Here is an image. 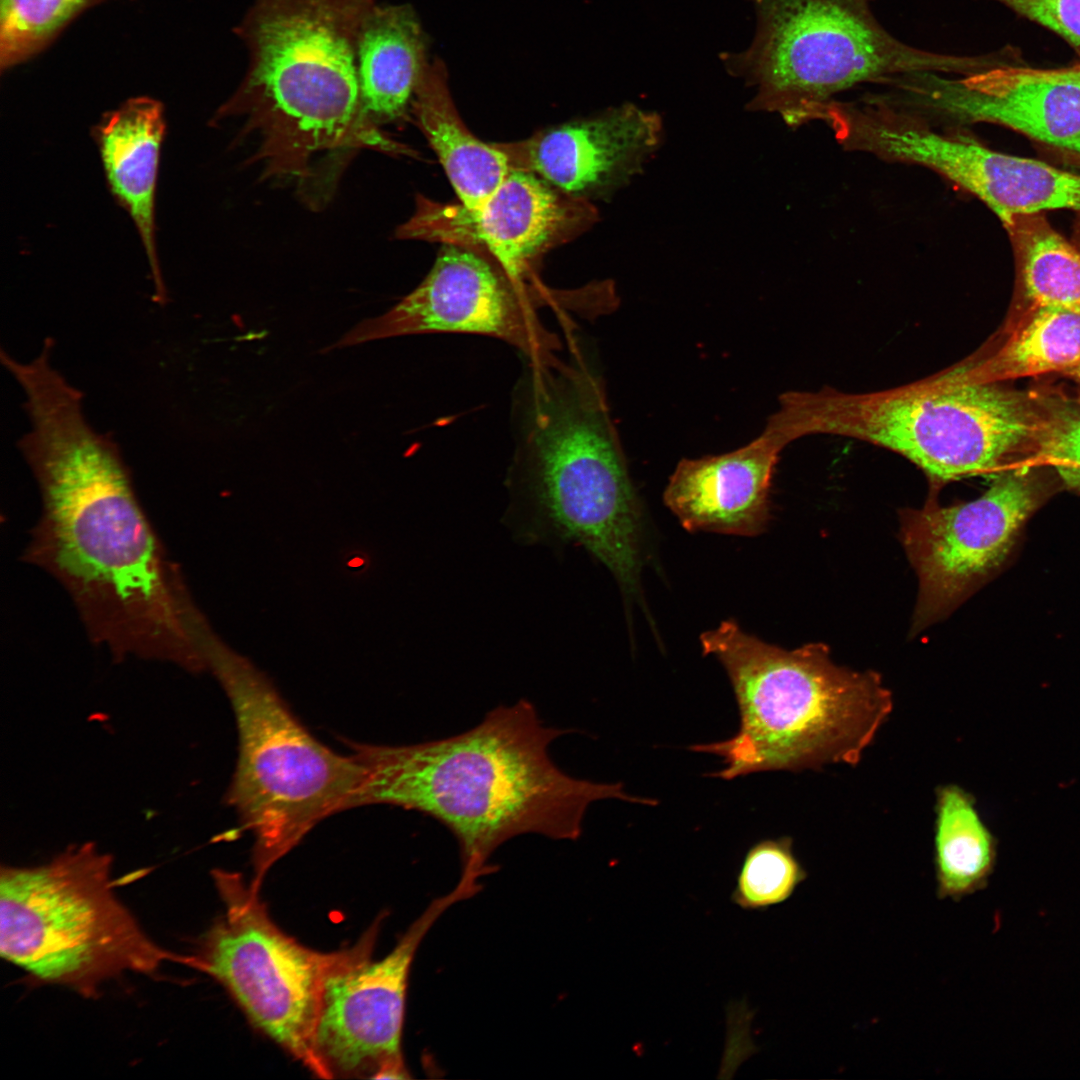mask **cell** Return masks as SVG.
Returning a JSON list of instances; mask_svg holds the SVG:
<instances>
[{"mask_svg": "<svg viewBox=\"0 0 1080 1080\" xmlns=\"http://www.w3.org/2000/svg\"><path fill=\"white\" fill-rule=\"evenodd\" d=\"M1065 373L1070 375L1080 383V361L1073 368H1071Z\"/></svg>", "mask_w": 1080, "mask_h": 1080, "instance_id": "cell-28", "label": "cell"}, {"mask_svg": "<svg viewBox=\"0 0 1080 1080\" xmlns=\"http://www.w3.org/2000/svg\"><path fill=\"white\" fill-rule=\"evenodd\" d=\"M806 876L790 837L764 839L747 851L731 899L745 910L766 909L788 900Z\"/></svg>", "mask_w": 1080, "mask_h": 1080, "instance_id": "cell-25", "label": "cell"}, {"mask_svg": "<svg viewBox=\"0 0 1080 1080\" xmlns=\"http://www.w3.org/2000/svg\"><path fill=\"white\" fill-rule=\"evenodd\" d=\"M223 914L203 935L194 969L220 983L249 1021L318 1077L314 1051L320 987L330 953L307 948L271 919L259 890L236 872H212Z\"/></svg>", "mask_w": 1080, "mask_h": 1080, "instance_id": "cell-10", "label": "cell"}, {"mask_svg": "<svg viewBox=\"0 0 1080 1080\" xmlns=\"http://www.w3.org/2000/svg\"><path fill=\"white\" fill-rule=\"evenodd\" d=\"M105 0H0V67L43 50L83 10Z\"/></svg>", "mask_w": 1080, "mask_h": 1080, "instance_id": "cell-24", "label": "cell"}, {"mask_svg": "<svg viewBox=\"0 0 1080 1080\" xmlns=\"http://www.w3.org/2000/svg\"><path fill=\"white\" fill-rule=\"evenodd\" d=\"M751 44L720 59L754 89L753 112L777 114L788 126L819 121L841 94L912 72L970 74L991 59L940 53L905 43L876 17L871 0H750Z\"/></svg>", "mask_w": 1080, "mask_h": 1080, "instance_id": "cell-7", "label": "cell"}, {"mask_svg": "<svg viewBox=\"0 0 1080 1080\" xmlns=\"http://www.w3.org/2000/svg\"><path fill=\"white\" fill-rule=\"evenodd\" d=\"M31 429L18 447L41 494L24 559L70 596L92 641L134 656L204 671L208 624L135 493L113 440L83 414V394L53 366L21 380Z\"/></svg>", "mask_w": 1080, "mask_h": 1080, "instance_id": "cell-1", "label": "cell"}, {"mask_svg": "<svg viewBox=\"0 0 1080 1080\" xmlns=\"http://www.w3.org/2000/svg\"><path fill=\"white\" fill-rule=\"evenodd\" d=\"M205 670L230 700L239 749L225 800L254 837V878L268 870L323 819L354 808L364 770L337 754L293 715L271 682L210 631L202 641Z\"/></svg>", "mask_w": 1080, "mask_h": 1080, "instance_id": "cell-8", "label": "cell"}, {"mask_svg": "<svg viewBox=\"0 0 1080 1080\" xmlns=\"http://www.w3.org/2000/svg\"><path fill=\"white\" fill-rule=\"evenodd\" d=\"M597 219L590 200L567 194L533 173L511 170L475 208L418 195L412 216L397 228L396 237L474 251L525 281L537 258Z\"/></svg>", "mask_w": 1080, "mask_h": 1080, "instance_id": "cell-15", "label": "cell"}, {"mask_svg": "<svg viewBox=\"0 0 1080 1080\" xmlns=\"http://www.w3.org/2000/svg\"><path fill=\"white\" fill-rule=\"evenodd\" d=\"M428 66L427 41L414 9L376 2L358 44L361 95L376 123L405 115Z\"/></svg>", "mask_w": 1080, "mask_h": 1080, "instance_id": "cell-19", "label": "cell"}, {"mask_svg": "<svg viewBox=\"0 0 1080 1080\" xmlns=\"http://www.w3.org/2000/svg\"><path fill=\"white\" fill-rule=\"evenodd\" d=\"M1080 361V313L1028 306L993 352L962 361L976 382L1067 372Z\"/></svg>", "mask_w": 1080, "mask_h": 1080, "instance_id": "cell-21", "label": "cell"}, {"mask_svg": "<svg viewBox=\"0 0 1080 1080\" xmlns=\"http://www.w3.org/2000/svg\"><path fill=\"white\" fill-rule=\"evenodd\" d=\"M462 880L435 899L394 948L374 960L379 921L353 946L330 952L317 1007L314 1051L325 1078H407L401 1037L410 967L432 925L454 903L477 893Z\"/></svg>", "mask_w": 1080, "mask_h": 1080, "instance_id": "cell-11", "label": "cell"}, {"mask_svg": "<svg viewBox=\"0 0 1080 1080\" xmlns=\"http://www.w3.org/2000/svg\"><path fill=\"white\" fill-rule=\"evenodd\" d=\"M1053 467L1080 491V406L1042 401L1038 427L1022 455L1010 467Z\"/></svg>", "mask_w": 1080, "mask_h": 1080, "instance_id": "cell-26", "label": "cell"}, {"mask_svg": "<svg viewBox=\"0 0 1080 1080\" xmlns=\"http://www.w3.org/2000/svg\"><path fill=\"white\" fill-rule=\"evenodd\" d=\"M534 289L486 256L443 245L417 288L386 313L358 323L325 350L396 336L454 332L498 338L529 361L550 360L562 345L537 317V304L544 303Z\"/></svg>", "mask_w": 1080, "mask_h": 1080, "instance_id": "cell-12", "label": "cell"}, {"mask_svg": "<svg viewBox=\"0 0 1080 1080\" xmlns=\"http://www.w3.org/2000/svg\"><path fill=\"white\" fill-rule=\"evenodd\" d=\"M1042 400L972 380L963 365L899 387L851 393L825 387L782 394L769 418L789 444L833 435L893 451L933 488L999 472L1018 459L1041 418Z\"/></svg>", "mask_w": 1080, "mask_h": 1080, "instance_id": "cell-5", "label": "cell"}, {"mask_svg": "<svg viewBox=\"0 0 1080 1080\" xmlns=\"http://www.w3.org/2000/svg\"><path fill=\"white\" fill-rule=\"evenodd\" d=\"M935 808L936 895L959 901L986 886L996 863V840L974 798L961 787L941 786Z\"/></svg>", "mask_w": 1080, "mask_h": 1080, "instance_id": "cell-22", "label": "cell"}, {"mask_svg": "<svg viewBox=\"0 0 1080 1080\" xmlns=\"http://www.w3.org/2000/svg\"><path fill=\"white\" fill-rule=\"evenodd\" d=\"M1004 228L1028 306L1080 313V250L1051 226L1044 213L1015 216Z\"/></svg>", "mask_w": 1080, "mask_h": 1080, "instance_id": "cell-23", "label": "cell"}, {"mask_svg": "<svg viewBox=\"0 0 1080 1080\" xmlns=\"http://www.w3.org/2000/svg\"><path fill=\"white\" fill-rule=\"evenodd\" d=\"M164 134L163 106L149 97L129 99L94 129L107 184L137 228L160 304L167 293L156 249L155 194Z\"/></svg>", "mask_w": 1080, "mask_h": 1080, "instance_id": "cell-18", "label": "cell"}, {"mask_svg": "<svg viewBox=\"0 0 1080 1080\" xmlns=\"http://www.w3.org/2000/svg\"><path fill=\"white\" fill-rule=\"evenodd\" d=\"M878 95L936 127L1000 125L1080 161V85L1043 69L995 64L965 75L912 72L886 80Z\"/></svg>", "mask_w": 1080, "mask_h": 1080, "instance_id": "cell-14", "label": "cell"}, {"mask_svg": "<svg viewBox=\"0 0 1080 1080\" xmlns=\"http://www.w3.org/2000/svg\"><path fill=\"white\" fill-rule=\"evenodd\" d=\"M700 643L725 668L740 715L729 739L689 747L722 758L714 777L856 765L892 713L881 676L836 664L824 644L786 650L731 620Z\"/></svg>", "mask_w": 1080, "mask_h": 1080, "instance_id": "cell-4", "label": "cell"}, {"mask_svg": "<svg viewBox=\"0 0 1080 1080\" xmlns=\"http://www.w3.org/2000/svg\"><path fill=\"white\" fill-rule=\"evenodd\" d=\"M663 136L658 113L627 103L520 141L493 145L504 154L510 170L533 173L567 194L589 200L629 184L658 150Z\"/></svg>", "mask_w": 1080, "mask_h": 1080, "instance_id": "cell-16", "label": "cell"}, {"mask_svg": "<svg viewBox=\"0 0 1080 1080\" xmlns=\"http://www.w3.org/2000/svg\"><path fill=\"white\" fill-rule=\"evenodd\" d=\"M514 479L558 537L638 593L641 511L601 378L579 353L529 361L518 391Z\"/></svg>", "mask_w": 1080, "mask_h": 1080, "instance_id": "cell-3", "label": "cell"}, {"mask_svg": "<svg viewBox=\"0 0 1080 1080\" xmlns=\"http://www.w3.org/2000/svg\"><path fill=\"white\" fill-rule=\"evenodd\" d=\"M784 447L763 429L734 451L682 459L663 499L688 531L756 536L769 520L772 476Z\"/></svg>", "mask_w": 1080, "mask_h": 1080, "instance_id": "cell-17", "label": "cell"}, {"mask_svg": "<svg viewBox=\"0 0 1080 1080\" xmlns=\"http://www.w3.org/2000/svg\"><path fill=\"white\" fill-rule=\"evenodd\" d=\"M1080 47V0H996Z\"/></svg>", "mask_w": 1080, "mask_h": 1080, "instance_id": "cell-27", "label": "cell"}, {"mask_svg": "<svg viewBox=\"0 0 1080 1080\" xmlns=\"http://www.w3.org/2000/svg\"><path fill=\"white\" fill-rule=\"evenodd\" d=\"M566 733L545 725L522 699L454 736L399 746L349 743L364 770L354 808L385 804L435 819L457 840L462 876L478 880L495 871L490 857L511 838L576 840L593 802H648L621 783L560 769L549 746Z\"/></svg>", "mask_w": 1080, "mask_h": 1080, "instance_id": "cell-2", "label": "cell"}, {"mask_svg": "<svg viewBox=\"0 0 1080 1080\" xmlns=\"http://www.w3.org/2000/svg\"><path fill=\"white\" fill-rule=\"evenodd\" d=\"M978 498L942 507L929 500L901 514V539L919 578L914 631L949 613L1008 555L1042 496L1029 468L1001 471Z\"/></svg>", "mask_w": 1080, "mask_h": 1080, "instance_id": "cell-13", "label": "cell"}, {"mask_svg": "<svg viewBox=\"0 0 1080 1080\" xmlns=\"http://www.w3.org/2000/svg\"><path fill=\"white\" fill-rule=\"evenodd\" d=\"M376 0H254L235 28L245 75L214 121L242 125L283 150L312 154L366 129L358 77L363 21Z\"/></svg>", "mask_w": 1080, "mask_h": 1080, "instance_id": "cell-6", "label": "cell"}, {"mask_svg": "<svg viewBox=\"0 0 1080 1080\" xmlns=\"http://www.w3.org/2000/svg\"><path fill=\"white\" fill-rule=\"evenodd\" d=\"M419 129L436 153L460 203L475 208L511 172L504 154L493 143L473 135L452 100L444 65L429 64L411 103Z\"/></svg>", "mask_w": 1080, "mask_h": 1080, "instance_id": "cell-20", "label": "cell"}, {"mask_svg": "<svg viewBox=\"0 0 1080 1080\" xmlns=\"http://www.w3.org/2000/svg\"><path fill=\"white\" fill-rule=\"evenodd\" d=\"M112 857L94 843L68 847L48 863L2 865L0 953L32 978L94 997L127 972L151 975L165 963L194 966L141 928L114 892Z\"/></svg>", "mask_w": 1080, "mask_h": 1080, "instance_id": "cell-9", "label": "cell"}]
</instances>
